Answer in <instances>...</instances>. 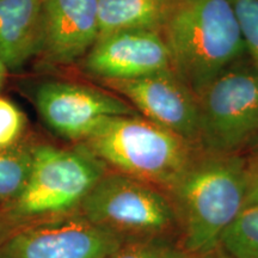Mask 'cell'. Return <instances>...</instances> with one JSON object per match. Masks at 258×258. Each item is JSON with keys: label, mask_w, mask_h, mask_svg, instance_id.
Returning a JSON list of instances; mask_svg holds the SVG:
<instances>
[{"label": "cell", "mask_w": 258, "mask_h": 258, "mask_svg": "<svg viewBox=\"0 0 258 258\" xmlns=\"http://www.w3.org/2000/svg\"><path fill=\"white\" fill-rule=\"evenodd\" d=\"M246 157L200 150L169 192L179 244L190 256L220 247L225 232L245 207Z\"/></svg>", "instance_id": "1"}, {"label": "cell", "mask_w": 258, "mask_h": 258, "mask_svg": "<svg viewBox=\"0 0 258 258\" xmlns=\"http://www.w3.org/2000/svg\"><path fill=\"white\" fill-rule=\"evenodd\" d=\"M161 35L172 70L196 95L246 55L230 0H172Z\"/></svg>", "instance_id": "2"}, {"label": "cell", "mask_w": 258, "mask_h": 258, "mask_svg": "<svg viewBox=\"0 0 258 258\" xmlns=\"http://www.w3.org/2000/svg\"><path fill=\"white\" fill-rule=\"evenodd\" d=\"M78 144L110 171L150 183L167 195L201 150L140 115L105 118Z\"/></svg>", "instance_id": "3"}, {"label": "cell", "mask_w": 258, "mask_h": 258, "mask_svg": "<svg viewBox=\"0 0 258 258\" xmlns=\"http://www.w3.org/2000/svg\"><path fill=\"white\" fill-rule=\"evenodd\" d=\"M109 169L86 147L31 146V167L19 196L5 211L12 228L79 211L93 185Z\"/></svg>", "instance_id": "4"}, {"label": "cell", "mask_w": 258, "mask_h": 258, "mask_svg": "<svg viewBox=\"0 0 258 258\" xmlns=\"http://www.w3.org/2000/svg\"><path fill=\"white\" fill-rule=\"evenodd\" d=\"M93 225L123 241L178 239V219L165 191L109 170L93 185L78 211Z\"/></svg>", "instance_id": "5"}, {"label": "cell", "mask_w": 258, "mask_h": 258, "mask_svg": "<svg viewBox=\"0 0 258 258\" xmlns=\"http://www.w3.org/2000/svg\"><path fill=\"white\" fill-rule=\"evenodd\" d=\"M200 148L240 153L258 134V67L238 61L198 95Z\"/></svg>", "instance_id": "6"}, {"label": "cell", "mask_w": 258, "mask_h": 258, "mask_svg": "<svg viewBox=\"0 0 258 258\" xmlns=\"http://www.w3.org/2000/svg\"><path fill=\"white\" fill-rule=\"evenodd\" d=\"M123 243L77 212L15 228L0 243V258H106Z\"/></svg>", "instance_id": "7"}, {"label": "cell", "mask_w": 258, "mask_h": 258, "mask_svg": "<svg viewBox=\"0 0 258 258\" xmlns=\"http://www.w3.org/2000/svg\"><path fill=\"white\" fill-rule=\"evenodd\" d=\"M102 83L145 118L200 147L199 97L173 70Z\"/></svg>", "instance_id": "8"}, {"label": "cell", "mask_w": 258, "mask_h": 258, "mask_svg": "<svg viewBox=\"0 0 258 258\" xmlns=\"http://www.w3.org/2000/svg\"><path fill=\"white\" fill-rule=\"evenodd\" d=\"M36 108L51 131L77 143L88 138L105 118L139 115L128 102L110 93L61 82L46 83L37 90Z\"/></svg>", "instance_id": "9"}, {"label": "cell", "mask_w": 258, "mask_h": 258, "mask_svg": "<svg viewBox=\"0 0 258 258\" xmlns=\"http://www.w3.org/2000/svg\"><path fill=\"white\" fill-rule=\"evenodd\" d=\"M85 69L102 80L133 79L172 70L169 47L161 31H117L98 38L88 51Z\"/></svg>", "instance_id": "10"}, {"label": "cell", "mask_w": 258, "mask_h": 258, "mask_svg": "<svg viewBox=\"0 0 258 258\" xmlns=\"http://www.w3.org/2000/svg\"><path fill=\"white\" fill-rule=\"evenodd\" d=\"M99 38L98 0H43L41 53L54 63H71Z\"/></svg>", "instance_id": "11"}, {"label": "cell", "mask_w": 258, "mask_h": 258, "mask_svg": "<svg viewBox=\"0 0 258 258\" xmlns=\"http://www.w3.org/2000/svg\"><path fill=\"white\" fill-rule=\"evenodd\" d=\"M43 0H0V61L18 70L41 51Z\"/></svg>", "instance_id": "12"}, {"label": "cell", "mask_w": 258, "mask_h": 258, "mask_svg": "<svg viewBox=\"0 0 258 258\" xmlns=\"http://www.w3.org/2000/svg\"><path fill=\"white\" fill-rule=\"evenodd\" d=\"M171 3L172 0H98L99 38L135 29L161 31Z\"/></svg>", "instance_id": "13"}, {"label": "cell", "mask_w": 258, "mask_h": 258, "mask_svg": "<svg viewBox=\"0 0 258 258\" xmlns=\"http://www.w3.org/2000/svg\"><path fill=\"white\" fill-rule=\"evenodd\" d=\"M31 167V146L0 150V208L6 211L27 183Z\"/></svg>", "instance_id": "14"}, {"label": "cell", "mask_w": 258, "mask_h": 258, "mask_svg": "<svg viewBox=\"0 0 258 258\" xmlns=\"http://www.w3.org/2000/svg\"><path fill=\"white\" fill-rule=\"evenodd\" d=\"M221 250L230 258H258V208H244L225 232Z\"/></svg>", "instance_id": "15"}, {"label": "cell", "mask_w": 258, "mask_h": 258, "mask_svg": "<svg viewBox=\"0 0 258 258\" xmlns=\"http://www.w3.org/2000/svg\"><path fill=\"white\" fill-rule=\"evenodd\" d=\"M178 239L124 241L106 258H189Z\"/></svg>", "instance_id": "16"}, {"label": "cell", "mask_w": 258, "mask_h": 258, "mask_svg": "<svg viewBox=\"0 0 258 258\" xmlns=\"http://www.w3.org/2000/svg\"><path fill=\"white\" fill-rule=\"evenodd\" d=\"M237 16L246 55L258 67V0H230Z\"/></svg>", "instance_id": "17"}, {"label": "cell", "mask_w": 258, "mask_h": 258, "mask_svg": "<svg viewBox=\"0 0 258 258\" xmlns=\"http://www.w3.org/2000/svg\"><path fill=\"white\" fill-rule=\"evenodd\" d=\"M25 129L21 109L8 98L0 97V150L17 146Z\"/></svg>", "instance_id": "18"}, {"label": "cell", "mask_w": 258, "mask_h": 258, "mask_svg": "<svg viewBox=\"0 0 258 258\" xmlns=\"http://www.w3.org/2000/svg\"><path fill=\"white\" fill-rule=\"evenodd\" d=\"M258 208V156L246 157L245 171V207Z\"/></svg>", "instance_id": "19"}, {"label": "cell", "mask_w": 258, "mask_h": 258, "mask_svg": "<svg viewBox=\"0 0 258 258\" xmlns=\"http://www.w3.org/2000/svg\"><path fill=\"white\" fill-rule=\"evenodd\" d=\"M12 231H14V228H12L11 224H10L5 212L0 208V243H2Z\"/></svg>", "instance_id": "20"}, {"label": "cell", "mask_w": 258, "mask_h": 258, "mask_svg": "<svg viewBox=\"0 0 258 258\" xmlns=\"http://www.w3.org/2000/svg\"><path fill=\"white\" fill-rule=\"evenodd\" d=\"M189 258H230V257H228L227 254L221 250V247H219V249L212 251V252L209 253L195 254V256H189Z\"/></svg>", "instance_id": "21"}, {"label": "cell", "mask_w": 258, "mask_h": 258, "mask_svg": "<svg viewBox=\"0 0 258 258\" xmlns=\"http://www.w3.org/2000/svg\"><path fill=\"white\" fill-rule=\"evenodd\" d=\"M246 150L249 152V156H258V134L252 139Z\"/></svg>", "instance_id": "22"}, {"label": "cell", "mask_w": 258, "mask_h": 258, "mask_svg": "<svg viewBox=\"0 0 258 258\" xmlns=\"http://www.w3.org/2000/svg\"><path fill=\"white\" fill-rule=\"evenodd\" d=\"M6 71H8L6 66L2 62V61H0V88H2L3 83H4V79H5V76H6Z\"/></svg>", "instance_id": "23"}]
</instances>
